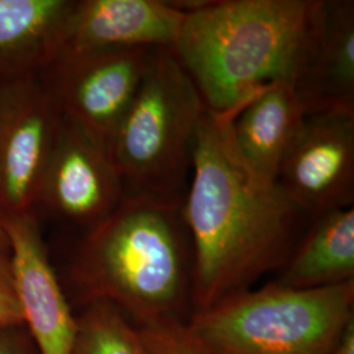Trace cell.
Instances as JSON below:
<instances>
[{
  "instance_id": "6da1fadb",
  "label": "cell",
  "mask_w": 354,
  "mask_h": 354,
  "mask_svg": "<svg viewBox=\"0 0 354 354\" xmlns=\"http://www.w3.org/2000/svg\"><path fill=\"white\" fill-rule=\"evenodd\" d=\"M241 109L206 108L196 131L181 206L193 251L192 313L279 272L311 222L277 183L243 160L232 138Z\"/></svg>"
},
{
  "instance_id": "7a4b0ae2",
  "label": "cell",
  "mask_w": 354,
  "mask_h": 354,
  "mask_svg": "<svg viewBox=\"0 0 354 354\" xmlns=\"http://www.w3.org/2000/svg\"><path fill=\"white\" fill-rule=\"evenodd\" d=\"M324 3L209 0L187 13L174 51L209 109H241L272 83L294 84L317 50Z\"/></svg>"
},
{
  "instance_id": "3957f363",
  "label": "cell",
  "mask_w": 354,
  "mask_h": 354,
  "mask_svg": "<svg viewBox=\"0 0 354 354\" xmlns=\"http://www.w3.org/2000/svg\"><path fill=\"white\" fill-rule=\"evenodd\" d=\"M68 273L82 304L111 301L137 327L187 322L193 251L181 207L125 196L112 214L84 232Z\"/></svg>"
},
{
  "instance_id": "277c9868",
  "label": "cell",
  "mask_w": 354,
  "mask_h": 354,
  "mask_svg": "<svg viewBox=\"0 0 354 354\" xmlns=\"http://www.w3.org/2000/svg\"><path fill=\"white\" fill-rule=\"evenodd\" d=\"M206 108L174 49H155L111 140L125 196L183 206L196 131Z\"/></svg>"
},
{
  "instance_id": "5b68a950",
  "label": "cell",
  "mask_w": 354,
  "mask_h": 354,
  "mask_svg": "<svg viewBox=\"0 0 354 354\" xmlns=\"http://www.w3.org/2000/svg\"><path fill=\"white\" fill-rule=\"evenodd\" d=\"M354 322V281L290 289L274 281L193 311L185 329L207 354H329Z\"/></svg>"
},
{
  "instance_id": "8992f818",
  "label": "cell",
  "mask_w": 354,
  "mask_h": 354,
  "mask_svg": "<svg viewBox=\"0 0 354 354\" xmlns=\"http://www.w3.org/2000/svg\"><path fill=\"white\" fill-rule=\"evenodd\" d=\"M155 49H58L39 79L64 115L112 140L146 74Z\"/></svg>"
},
{
  "instance_id": "52a82bcc",
  "label": "cell",
  "mask_w": 354,
  "mask_h": 354,
  "mask_svg": "<svg viewBox=\"0 0 354 354\" xmlns=\"http://www.w3.org/2000/svg\"><path fill=\"white\" fill-rule=\"evenodd\" d=\"M125 197L111 140L62 115L36 210L87 232Z\"/></svg>"
},
{
  "instance_id": "ba28073f",
  "label": "cell",
  "mask_w": 354,
  "mask_h": 354,
  "mask_svg": "<svg viewBox=\"0 0 354 354\" xmlns=\"http://www.w3.org/2000/svg\"><path fill=\"white\" fill-rule=\"evenodd\" d=\"M62 115L39 76L0 83V218L36 212Z\"/></svg>"
},
{
  "instance_id": "9c48e42d",
  "label": "cell",
  "mask_w": 354,
  "mask_h": 354,
  "mask_svg": "<svg viewBox=\"0 0 354 354\" xmlns=\"http://www.w3.org/2000/svg\"><path fill=\"white\" fill-rule=\"evenodd\" d=\"M277 184L310 219L352 207L354 115H306L282 159Z\"/></svg>"
},
{
  "instance_id": "30bf717a",
  "label": "cell",
  "mask_w": 354,
  "mask_h": 354,
  "mask_svg": "<svg viewBox=\"0 0 354 354\" xmlns=\"http://www.w3.org/2000/svg\"><path fill=\"white\" fill-rule=\"evenodd\" d=\"M15 291L38 354H71L76 317L51 266L36 212L0 218Z\"/></svg>"
},
{
  "instance_id": "8fae6325",
  "label": "cell",
  "mask_w": 354,
  "mask_h": 354,
  "mask_svg": "<svg viewBox=\"0 0 354 354\" xmlns=\"http://www.w3.org/2000/svg\"><path fill=\"white\" fill-rule=\"evenodd\" d=\"M185 16L165 0H75L59 49H174Z\"/></svg>"
},
{
  "instance_id": "7c38bea8",
  "label": "cell",
  "mask_w": 354,
  "mask_h": 354,
  "mask_svg": "<svg viewBox=\"0 0 354 354\" xmlns=\"http://www.w3.org/2000/svg\"><path fill=\"white\" fill-rule=\"evenodd\" d=\"M292 88L306 115H354L353 0H326L317 50Z\"/></svg>"
},
{
  "instance_id": "4fadbf2b",
  "label": "cell",
  "mask_w": 354,
  "mask_h": 354,
  "mask_svg": "<svg viewBox=\"0 0 354 354\" xmlns=\"http://www.w3.org/2000/svg\"><path fill=\"white\" fill-rule=\"evenodd\" d=\"M304 106L289 83L266 86L232 120V138L256 175L277 183L279 167L304 124Z\"/></svg>"
},
{
  "instance_id": "5bb4252c",
  "label": "cell",
  "mask_w": 354,
  "mask_h": 354,
  "mask_svg": "<svg viewBox=\"0 0 354 354\" xmlns=\"http://www.w3.org/2000/svg\"><path fill=\"white\" fill-rule=\"evenodd\" d=\"M75 0H0V83L38 75L62 45Z\"/></svg>"
},
{
  "instance_id": "9a60e30c",
  "label": "cell",
  "mask_w": 354,
  "mask_h": 354,
  "mask_svg": "<svg viewBox=\"0 0 354 354\" xmlns=\"http://www.w3.org/2000/svg\"><path fill=\"white\" fill-rule=\"evenodd\" d=\"M354 281V207L311 219L302 239L279 272L276 283L319 289Z\"/></svg>"
},
{
  "instance_id": "2e32d148",
  "label": "cell",
  "mask_w": 354,
  "mask_h": 354,
  "mask_svg": "<svg viewBox=\"0 0 354 354\" xmlns=\"http://www.w3.org/2000/svg\"><path fill=\"white\" fill-rule=\"evenodd\" d=\"M82 304L71 354H147L137 326L118 306L106 299Z\"/></svg>"
},
{
  "instance_id": "e0dca14e",
  "label": "cell",
  "mask_w": 354,
  "mask_h": 354,
  "mask_svg": "<svg viewBox=\"0 0 354 354\" xmlns=\"http://www.w3.org/2000/svg\"><path fill=\"white\" fill-rule=\"evenodd\" d=\"M137 328L147 354H207L190 339L181 320H163Z\"/></svg>"
},
{
  "instance_id": "ac0fdd59",
  "label": "cell",
  "mask_w": 354,
  "mask_h": 354,
  "mask_svg": "<svg viewBox=\"0 0 354 354\" xmlns=\"http://www.w3.org/2000/svg\"><path fill=\"white\" fill-rule=\"evenodd\" d=\"M26 327L15 285L10 252L0 250V328Z\"/></svg>"
},
{
  "instance_id": "d6986e66",
  "label": "cell",
  "mask_w": 354,
  "mask_h": 354,
  "mask_svg": "<svg viewBox=\"0 0 354 354\" xmlns=\"http://www.w3.org/2000/svg\"><path fill=\"white\" fill-rule=\"evenodd\" d=\"M0 354H38L26 327L0 328Z\"/></svg>"
},
{
  "instance_id": "ffe728a7",
  "label": "cell",
  "mask_w": 354,
  "mask_h": 354,
  "mask_svg": "<svg viewBox=\"0 0 354 354\" xmlns=\"http://www.w3.org/2000/svg\"><path fill=\"white\" fill-rule=\"evenodd\" d=\"M329 354H354V322L345 329L342 340Z\"/></svg>"
},
{
  "instance_id": "44dd1931",
  "label": "cell",
  "mask_w": 354,
  "mask_h": 354,
  "mask_svg": "<svg viewBox=\"0 0 354 354\" xmlns=\"http://www.w3.org/2000/svg\"><path fill=\"white\" fill-rule=\"evenodd\" d=\"M0 250H3L6 252H10V250H8V241H7L6 232H4L3 226H1V221H0Z\"/></svg>"
}]
</instances>
